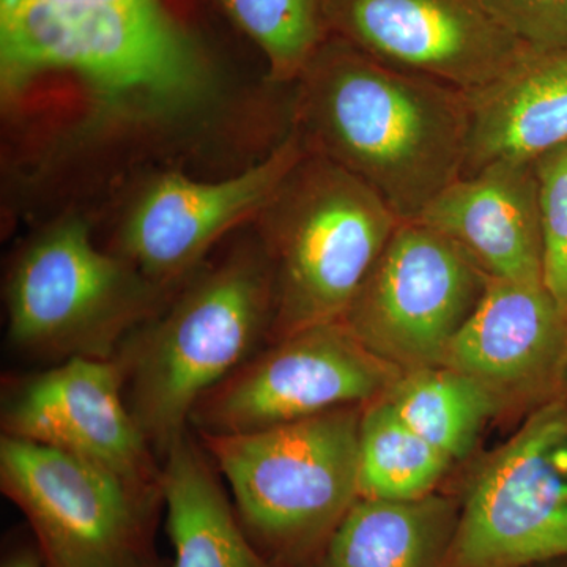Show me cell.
<instances>
[{
  "label": "cell",
  "mask_w": 567,
  "mask_h": 567,
  "mask_svg": "<svg viewBox=\"0 0 567 567\" xmlns=\"http://www.w3.org/2000/svg\"><path fill=\"white\" fill-rule=\"evenodd\" d=\"M293 130L415 221L464 174L465 92L395 69L331 33L297 80Z\"/></svg>",
  "instance_id": "cell-1"
},
{
  "label": "cell",
  "mask_w": 567,
  "mask_h": 567,
  "mask_svg": "<svg viewBox=\"0 0 567 567\" xmlns=\"http://www.w3.org/2000/svg\"><path fill=\"white\" fill-rule=\"evenodd\" d=\"M274 312V271L259 240L193 275L126 338L115 361L151 446L164 454L186 434L196 405L256 353Z\"/></svg>",
  "instance_id": "cell-2"
},
{
  "label": "cell",
  "mask_w": 567,
  "mask_h": 567,
  "mask_svg": "<svg viewBox=\"0 0 567 567\" xmlns=\"http://www.w3.org/2000/svg\"><path fill=\"white\" fill-rule=\"evenodd\" d=\"M3 87L66 71L114 106L175 111L210 87L203 52L159 0L0 7Z\"/></svg>",
  "instance_id": "cell-3"
},
{
  "label": "cell",
  "mask_w": 567,
  "mask_h": 567,
  "mask_svg": "<svg viewBox=\"0 0 567 567\" xmlns=\"http://www.w3.org/2000/svg\"><path fill=\"white\" fill-rule=\"evenodd\" d=\"M363 409L234 435H200L241 525L278 567H309L360 498L358 439Z\"/></svg>",
  "instance_id": "cell-4"
},
{
  "label": "cell",
  "mask_w": 567,
  "mask_h": 567,
  "mask_svg": "<svg viewBox=\"0 0 567 567\" xmlns=\"http://www.w3.org/2000/svg\"><path fill=\"white\" fill-rule=\"evenodd\" d=\"M274 341L344 317L402 219L344 167L306 153L257 216Z\"/></svg>",
  "instance_id": "cell-5"
},
{
  "label": "cell",
  "mask_w": 567,
  "mask_h": 567,
  "mask_svg": "<svg viewBox=\"0 0 567 567\" xmlns=\"http://www.w3.org/2000/svg\"><path fill=\"white\" fill-rule=\"evenodd\" d=\"M163 292L122 256L96 248L87 223L69 216L35 235L11 268L9 339L41 358L115 360Z\"/></svg>",
  "instance_id": "cell-6"
},
{
  "label": "cell",
  "mask_w": 567,
  "mask_h": 567,
  "mask_svg": "<svg viewBox=\"0 0 567 567\" xmlns=\"http://www.w3.org/2000/svg\"><path fill=\"white\" fill-rule=\"evenodd\" d=\"M447 567L567 558V395L529 413L466 484Z\"/></svg>",
  "instance_id": "cell-7"
},
{
  "label": "cell",
  "mask_w": 567,
  "mask_h": 567,
  "mask_svg": "<svg viewBox=\"0 0 567 567\" xmlns=\"http://www.w3.org/2000/svg\"><path fill=\"white\" fill-rule=\"evenodd\" d=\"M0 487L24 514L44 567H151L152 507L102 465L2 435Z\"/></svg>",
  "instance_id": "cell-8"
},
{
  "label": "cell",
  "mask_w": 567,
  "mask_h": 567,
  "mask_svg": "<svg viewBox=\"0 0 567 567\" xmlns=\"http://www.w3.org/2000/svg\"><path fill=\"white\" fill-rule=\"evenodd\" d=\"M404 374L365 349L342 320L312 324L254 353L194 409L199 435L295 423L382 398Z\"/></svg>",
  "instance_id": "cell-9"
},
{
  "label": "cell",
  "mask_w": 567,
  "mask_h": 567,
  "mask_svg": "<svg viewBox=\"0 0 567 567\" xmlns=\"http://www.w3.org/2000/svg\"><path fill=\"white\" fill-rule=\"evenodd\" d=\"M487 281L445 235L402 221L341 320L365 349L402 372L440 365Z\"/></svg>",
  "instance_id": "cell-10"
},
{
  "label": "cell",
  "mask_w": 567,
  "mask_h": 567,
  "mask_svg": "<svg viewBox=\"0 0 567 567\" xmlns=\"http://www.w3.org/2000/svg\"><path fill=\"white\" fill-rule=\"evenodd\" d=\"M306 153L292 128L262 162L234 177L199 182L169 173L152 178L123 219L118 256L169 289L194 274L224 235L256 219Z\"/></svg>",
  "instance_id": "cell-11"
},
{
  "label": "cell",
  "mask_w": 567,
  "mask_h": 567,
  "mask_svg": "<svg viewBox=\"0 0 567 567\" xmlns=\"http://www.w3.org/2000/svg\"><path fill=\"white\" fill-rule=\"evenodd\" d=\"M327 20L377 61L464 92L498 80L529 47L486 0H328Z\"/></svg>",
  "instance_id": "cell-12"
},
{
  "label": "cell",
  "mask_w": 567,
  "mask_h": 567,
  "mask_svg": "<svg viewBox=\"0 0 567 567\" xmlns=\"http://www.w3.org/2000/svg\"><path fill=\"white\" fill-rule=\"evenodd\" d=\"M2 431L102 465L145 494L162 495V468L130 410L115 360L69 358L24 380L3 399Z\"/></svg>",
  "instance_id": "cell-13"
},
{
  "label": "cell",
  "mask_w": 567,
  "mask_h": 567,
  "mask_svg": "<svg viewBox=\"0 0 567 567\" xmlns=\"http://www.w3.org/2000/svg\"><path fill=\"white\" fill-rule=\"evenodd\" d=\"M442 365L477 383L499 413L567 395V319L544 282L488 278Z\"/></svg>",
  "instance_id": "cell-14"
},
{
  "label": "cell",
  "mask_w": 567,
  "mask_h": 567,
  "mask_svg": "<svg viewBox=\"0 0 567 567\" xmlns=\"http://www.w3.org/2000/svg\"><path fill=\"white\" fill-rule=\"evenodd\" d=\"M445 235L488 278L544 282L539 185L533 162L462 175L415 219Z\"/></svg>",
  "instance_id": "cell-15"
},
{
  "label": "cell",
  "mask_w": 567,
  "mask_h": 567,
  "mask_svg": "<svg viewBox=\"0 0 567 567\" xmlns=\"http://www.w3.org/2000/svg\"><path fill=\"white\" fill-rule=\"evenodd\" d=\"M464 174L499 162H535L567 142V47H528L498 80L465 92Z\"/></svg>",
  "instance_id": "cell-16"
},
{
  "label": "cell",
  "mask_w": 567,
  "mask_h": 567,
  "mask_svg": "<svg viewBox=\"0 0 567 567\" xmlns=\"http://www.w3.org/2000/svg\"><path fill=\"white\" fill-rule=\"evenodd\" d=\"M163 458L159 494L174 547L173 567H278L235 517L203 445L185 434Z\"/></svg>",
  "instance_id": "cell-17"
},
{
  "label": "cell",
  "mask_w": 567,
  "mask_h": 567,
  "mask_svg": "<svg viewBox=\"0 0 567 567\" xmlns=\"http://www.w3.org/2000/svg\"><path fill=\"white\" fill-rule=\"evenodd\" d=\"M461 502L358 498L309 567H447Z\"/></svg>",
  "instance_id": "cell-18"
},
{
  "label": "cell",
  "mask_w": 567,
  "mask_h": 567,
  "mask_svg": "<svg viewBox=\"0 0 567 567\" xmlns=\"http://www.w3.org/2000/svg\"><path fill=\"white\" fill-rule=\"evenodd\" d=\"M453 458L431 445L385 395L363 406L358 439L360 498L416 499L434 494Z\"/></svg>",
  "instance_id": "cell-19"
},
{
  "label": "cell",
  "mask_w": 567,
  "mask_h": 567,
  "mask_svg": "<svg viewBox=\"0 0 567 567\" xmlns=\"http://www.w3.org/2000/svg\"><path fill=\"white\" fill-rule=\"evenodd\" d=\"M385 398L413 431L453 462L472 453L488 417L499 413L483 388L442 364L404 372Z\"/></svg>",
  "instance_id": "cell-20"
},
{
  "label": "cell",
  "mask_w": 567,
  "mask_h": 567,
  "mask_svg": "<svg viewBox=\"0 0 567 567\" xmlns=\"http://www.w3.org/2000/svg\"><path fill=\"white\" fill-rule=\"evenodd\" d=\"M230 18L262 50L274 82H297L331 35L328 0H221Z\"/></svg>",
  "instance_id": "cell-21"
},
{
  "label": "cell",
  "mask_w": 567,
  "mask_h": 567,
  "mask_svg": "<svg viewBox=\"0 0 567 567\" xmlns=\"http://www.w3.org/2000/svg\"><path fill=\"white\" fill-rule=\"evenodd\" d=\"M533 163L539 185L544 284L567 319V142Z\"/></svg>",
  "instance_id": "cell-22"
},
{
  "label": "cell",
  "mask_w": 567,
  "mask_h": 567,
  "mask_svg": "<svg viewBox=\"0 0 567 567\" xmlns=\"http://www.w3.org/2000/svg\"><path fill=\"white\" fill-rule=\"evenodd\" d=\"M507 31L533 48L567 47V0H486Z\"/></svg>",
  "instance_id": "cell-23"
},
{
  "label": "cell",
  "mask_w": 567,
  "mask_h": 567,
  "mask_svg": "<svg viewBox=\"0 0 567 567\" xmlns=\"http://www.w3.org/2000/svg\"><path fill=\"white\" fill-rule=\"evenodd\" d=\"M3 567H44L43 558H41L40 550H25L7 559Z\"/></svg>",
  "instance_id": "cell-24"
},
{
  "label": "cell",
  "mask_w": 567,
  "mask_h": 567,
  "mask_svg": "<svg viewBox=\"0 0 567 567\" xmlns=\"http://www.w3.org/2000/svg\"><path fill=\"white\" fill-rule=\"evenodd\" d=\"M33 2H62V3H100V2H132V0H0V7L20 6Z\"/></svg>",
  "instance_id": "cell-25"
},
{
  "label": "cell",
  "mask_w": 567,
  "mask_h": 567,
  "mask_svg": "<svg viewBox=\"0 0 567 567\" xmlns=\"http://www.w3.org/2000/svg\"><path fill=\"white\" fill-rule=\"evenodd\" d=\"M532 567H567V558L555 559V561L543 563Z\"/></svg>",
  "instance_id": "cell-26"
}]
</instances>
